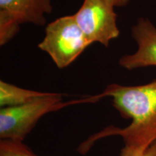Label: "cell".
I'll use <instances>...</instances> for the list:
<instances>
[{
  "label": "cell",
  "mask_w": 156,
  "mask_h": 156,
  "mask_svg": "<svg viewBox=\"0 0 156 156\" xmlns=\"http://www.w3.org/2000/svg\"><path fill=\"white\" fill-rule=\"evenodd\" d=\"M101 95L112 98L117 112L131 122L124 128L108 127L95 134L86 142L85 150L95 140L118 135L124 144L121 153L132 155L143 151L156 139V80L140 85L111 84Z\"/></svg>",
  "instance_id": "cell-1"
},
{
  "label": "cell",
  "mask_w": 156,
  "mask_h": 156,
  "mask_svg": "<svg viewBox=\"0 0 156 156\" xmlns=\"http://www.w3.org/2000/svg\"><path fill=\"white\" fill-rule=\"evenodd\" d=\"M101 98L100 94L79 100L63 101V95L50 93L25 104L2 107L0 109V138L23 142L43 116L68 106L83 103H94Z\"/></svg>",
  "instance_id": "cell-2"
},
{
  "label": "cell",
  "mask_w": 156,
  "mask_h": 156,
  "mask_svg": "<svg viewBox=\"0 0 156 156\" xmlns=\"http://www.w3.org/2000/svg\"><path fill=\"white\" fill-rule=\"evenodd\" d=\"M90 45L73 15L58 17L48 23L38 47L51 58L56 67L64 69Z\"/></svg>",
  "instance_id": "cell-3"
},
{
  "label": "cell",
  "mask_w": 156,
  "mask_h": 156,
  "mask_svg": "<svg viewBox=\"0 0 156 156\" xmlns=\"http://www.w3.org/2000/svg\"><path fill=\"white\" fill-rule=\"evenodd\" d=\"M74 17L91 44L97 42L108 48L119 36L114 7L105 0H84Z\"/></svg>",
  "instance_id": "cell-4"
},
{
  "label": "cell",
  "mask_w": 156,
  "mask_h": 156,
  "mask_svg": "<svg viewBox=\"0 0 156 156\" xmlns=\"http://www.w3.org/2000/svg\"><path fill=\"white\" fill-rule=\"evenodd\" d=\"M131 36L137 48L119 58L120 67L126 70L156 67V27L153 23L147 17H140L132 26Z\"/></svg>",
  "instance_id": "cell-5"
},
{
  "label": "cell",
  "mask_w": 156,
  "mask_h": 156,
  "mask_svg": "<svg viewBox=\"0 0 156 156\" xmlns=\"http://www.w3.org/2000/svg\"><path fill=\"white\" fill-rule=\"evenodd\" d=\"M51 0H0V11L7 13L20 25L46 24V15L51 13Z\"/></svg>",
  "instance_id": "cell-6"
},
{
  "label": "cell",
  "mask_w": 156,
  "mask_h": 156,
  "mask_svg": "<svg viewBox=\"0 0 156 156\" xmlns=\"http://www.w3.org/2000/svg\"><path fill=\"white\" fill-rule=\"evenodd\" d=\"M50 92H41L17 87L7 82L0 81V106L10 107L25 104L35 99L48 95Z\"/></svg>",
  "instance_id": "cell-7"
},
{
  "label": "cell",
  "mask_w": 156,
  "mask_h": 156,
  "mask_svg": "<svg viewBox=\"0 0 156 156\" xmlns=\"http://www.w3.org/2000/svg\"><path fill=\"white\" fill-rule=\"evenodd\" d=\"M20 25L7 13L0 11V45L5 46L20 31Z\"/></svg>",
  "instance_id": "cell-8"
},
{
  "label": "cell",
  "mask_w": 156,
  "mask_h": 156,
  "mask_svg": "<svg viewBox=\"0 0 156 156\" xmlns=\"http://www.w3.org/2000/svg\"><path fill=\"white\" fill-rule=\"evenodd\" d=\"M0 156H37L23 142L1 140Z\"/></svg>",
  "instance_id": "cell-9"
},
{
  "label": "cell",
  "mask_w": 156,
  "mask_h": 156,
  "mask_svg": "<svg viewBox=\"0 0 156 156\" xmlns=\"http://www.w3.org/2000/svg\"><path fill=\"white\" fill-rule=\"evenodd\" d=\"M120 156H156V139L140 153L132 155L120 153Z\"/></svg>",
  "instance_id": "cell-10"
},
{
  "label": "cell",
  "mask_w": 156,
  "mask_h": 156,
  "mask_svg": "<svg viewBox=\"0 0 156 156\" xmlns=\"http://www.w3.org/2000/svg\"><path fill=\"white\" fill-rule=\"evenodd\" d=\"M114 7H125L129 4L130 0H105Z\"/></svg>",
  "instance_id": "cell-11"
}]
</instances>
